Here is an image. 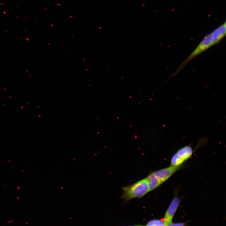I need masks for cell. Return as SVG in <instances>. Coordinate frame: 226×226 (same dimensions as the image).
Instances as JSON below:
<instances>
[{"instance_id": "cell-1", "label": "cell", "mask_w": 226, "mask_h": 226, "mask_svg": "<svg viewBox=\"0 0 226 226\" xmlns=\"http://www.w3.org/2000/svg\"><path fill=\"white\" fill-rule=\"evenodd\" d=\"M225 35L226 22H225L205 36L194 50L170 76L176 75L192 59L210 47L218 43Z\"/></svg>"}, {"instance_id": "cell-5", "label": "cell", "mask_w": 226, "mask_h": 226, "mask_svg": "<svg viewBox=\"0 0 226 226\" xmlns=\"http://www.w3.org/2000/svg\"><path fill=\"white\" fill-rule=\"evenodd\" d=\"M146 178L148 182L149 191L155 189L163 183L153 172Z\"/></svg>"}, {"instance_id": "cell-4", "label": "cell", "mask_w": 226, "mask_h": 226, "mask_svg": "<svg viewBox=\"0 0 226 226\" xmlns=\"http://www.w3.org/2000/svg\"><path fill=\"white\" fill-rule=\"evenodd\" d=\"M180 198L175 196L167 209L164 218L166 225L172 223L174 216L176 212L180 202Z\"/></svg>"}, {"instance_id": "cell-3", "label": "cell", "mask_w": 226, "mask_h": 226, "mask_svg": "<svg viewBox=\"0 0 226 226\" xmlns=\"http://www.w3.org/2000/svg\"><path fill=\"white\" fill-rule=\"evenodd\" d=\"M193 150L191 146L187 145L179 149L172 157L171 166H181L184 162L192 155Z\"/></svg>"}, {"instance_id": "cell-7", "label": "cell", "mask_w": 226, "mask_h": 226, "mask_svg": "<svg viewBox=\"0 0 226 226\" xmlns=\"http://www.w3.org/2000/svg\"><path fill=\"white\" fill-rule=\"evenodd\" d=\"M167 226H184V224L183 223H172L168 224Z\"/></svg>"}, {"instance_id": "cell-6", "label": "cell", "mask_w": 226, "mask_h": 226, "mask_svg": "<svg viewBox=\"0 0 226 226\" xmlns=\"http://www.w3.org/2000/svg\"><path fill=\"white\" fill-rule=\"evenodd\" d=\"M146 226H167V225L164 220L154 219L149 221Z\"/></svg>"}, {"instance_id": "cell-2", "label": "cell", "mask_w": 226, "mask_h": 226, "mask_svg": "<svg viewBox=\"0 0 226 226\" xmlns=\"http://www.w3.org/2000/svg\"><path fill=\"white\" fill-rule=\"evenodd\" d=\"M122 198L125 201L141 198L149 191L147 178L122 187Z\"/></svg>"}, {"instance_id": "cell-9", "label": "cell", "mask_w": 226, "mask_h": 226, "mask_svg": "<svg viewBox=\"0 0 226 226\" xmlns=\"http://www.w3.org/2000/svg\"></svg>"}, {"instance_id": "cell-8", "label": "cell", "mask_w": 226, "mask_h": 226, "mask_svg": "<svg viewBox=\"0 0 226 226\" xmlns=\"http://www.w3.org/2000/svg\"><path fill=\"white\" fill-rule=\"evenodd\" d=\"M4 4V3H0V6L1 5H3Z\"/></svg>"}]
</instances>
